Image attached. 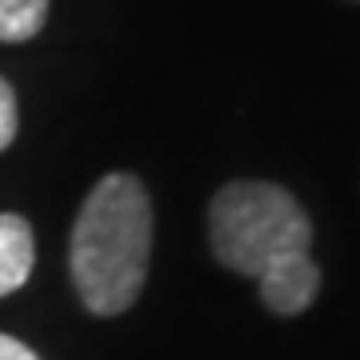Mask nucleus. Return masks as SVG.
Here are the masks:
<instances>
[{
  "label": "nucleus",
  "instance_id": "nucleus-1",
  "mask_svg": "<svg viewBox=\"0 0 360 360\" xmlns=\"http://www.w3.org/2000/svg\"><path fill=\"white\" fill-rule=\"evenodd\" d=\"M208 236L220 264L252 276L276 316H300L321 292V269L312 260V220L281 184H224L208 208Z\"/></svg>",
  "mask_w": 360,
  "mask_h": 360
},
{
  "label": "nucleus",
  "instance_id": "nucleus-2",
  "mask_svg": "<svg viewBox=\"0 0 360 360\" xmlns=\"http://www.w3.org/2000/svg\"><path fill=\"white\" fill-rule=\"evenodd\" d=\"M153 257V200L132 172H108L84 196L68 240V272L92 316L136 304Z\"/></svg>",
  "mask_w": 360,
  "mask_h": 360
},
{
  "label": "nucleus",
  "instance_id": "nucleus-3",
  "mask_svg": "<svg viewBox=\"0 0 360 360\" xmlns=\"http://www.w3.org/2000/svg\"><path fill=\"white\" fill-rule=\"evenodd\" d=\"M32 264H37L32 224L16 212H0V296L16 292L32 276Z\"/></svg>",
  "mask_w": 360,
  "mask_h": 360
},
{
  "label": "nucleus",
  "instance_id": "nucleus-4",
  "mask_svg": "<svg viewBox=\"0 0 360 360\" xmlns=\"http://www.w3.org/2000/svg\"><path fill=\"white\" fill-rule=\"evenodd\" d=\"M49 20V0H0V40L20 44L32 40Z\"/></svg>",
  "mask_w": 360,
  "mask_h": 360
},
{
  "label": "nucleus",
  "instance_id": "nucleus-5",
  "mask_svg": "<svg viewBox=\"0 0 360 360\" xmlns=\"http://www.w3.org/2000/svg\"><path fill=\"white\" fill-rule=\"evenodd\" d=\"M16 129H20V108H16V92L13 84L0 77V153L16 141Z\"/></svg>",
  "mask_w": 360,
  "mask_h": 360
},
{
  "label": "nucleus",
  "instance_id": "nucleus-6",
  "mask_svg": "<svg viewBox=\"0 0 360 360\" xmlns=\"http://www.w3.org/2000/svg\"><path fill=\"white\" fill-rule=\"evenodd\" d=\"M0 360H40L28 345H20L16 336H4L0 333Z\"/></svg>",
  "mask_w": 360,
  "mask_h": 360
}]
</instances>
